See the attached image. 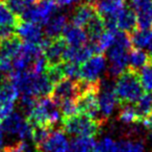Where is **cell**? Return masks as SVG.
Returning a JSON list of instances; mask_svg holds the SVG:
<instances>
[{"instance_id":"obj_1","label":"cell","mask_w":152,"mask_h":152,"mask_svg":"<svg viewBox=\"0 0 152 152\" xmlns=\"http://www.w3.org/2000/svg\"><path fill=\"white\" fill-rule=\"evenodd\" d=\"M131 46L132 44L129 34L121 30H117L114 45L107 50V57L110 61L107 73L110 78L119 77L127 69L129 49Z\"/></svg>"},{"instance_id":"obj_2","label":"cell","mask_w":152,"mask_h":152,"mask_svg":"<svg viewBox=\"0 0 152 152\" xmlns=\"http://www.w3.org/2000/svg\"><path fill=\"white\" fill-rule=\"evenodd\" d=\"M143 91L139 72L131 68H127L119 76L115 85V93L120 104L137 102L143 95Z\"/></svg>"},{"instance_id":"obj_3","label":"cell","mask_w":152,"mask_h":152,"mask_svg":"<svg viewBox=\"0 0 152 152\" xmlns=\"http://www.w3.org/2000/svg\"><path fill=\"white\" fill-rule=\"evenodd\" d=\"M26 119L34 127L46 126L52 128L61 119V110L51 96H45L39 98Z\"/></svg>"},{"instance_id":"obj_4","label":"cell","mask_w":152,"mask_h":152,"mask_svg":"<svg viewBox=\"0 0 152 152\" xmlns=\"http://www.w3.org/2000/svg\"><path fill=\"white\" fill-rule=\"evenodd\" d=\"M103 121L90 118L85 115H74V116L63 118L61 126L63 130L68 134L74 137H91L99 134L103 127Z\"/></svg>"},{"instance_id":"obj_5","label":"cell","mask_w":152,"mask_h":152,"mask_svg":"<svg viewBox=\"0 0 152 152\" xmlns=\"http://www.w3.org/2000/svg\"><path fill=\"white\" fill-rule=\"evenodd\" d=\"M106 68V58L103 54H94L81 64L78 80L85 83H100V76Z\"/></svg>"},{"instance_id":"obj_6","label":"cell","mask_w":152,"mask_h":152,"mask_svg":"<svg viewBox=\"0 0 152 152\" xmlns=\"http://www.w3.org/2000/svg\"><path fill=\"white\" fill-rule=\"evenodd\" d=\"M125 7V0H100L96 4V11L104 20L107 29H118L117 16Z\"/></svg>"},{"instance_id":"obj_7","label":"cell","mask_w":152,"mask_h":152,"mask_svg":"<svg viewBox=\"0 0 152 152\" xmlns=\"http://www.w3.org/2000/svg\"><path fill=\"white\" fill-rule=\"evenodd\" d=\"M67 46V43L61 36L53 39H45L41 44V47L47 61V65L53 66L63 63Z\"/></svg>"},{"instance_id":"obj_8","label":"cell","mask_w":152,"mask_h":152,"mask_svg":"<svg viewBox=\"0 0 152 152\" xmlns=\"http://www.w3.org/2000/svg\"><path fill=\"white\" fill-rule=\"evenodd\" d=\"M99 108H100V117L103 121L107 120L113 115L114 110H116L117 104L119 103L118 98L115 93V86H113L110 81L101 80V87L99 91Z\"/></svg>"},{"instance_id":"obj_9","label":"cell","mask_w":152,"mask_h":152,"mask_svg":"<svg viewBox=\"0 0 152 152\" xmlns=\"http://www.w3.org/2000/svg\"><path fill=\"white\" fill-rule=\"evenodd\" d=\"M51 94H52L51 97L57 104L64 100L77 99L80 94L79 81L65 77L57 83H55Z\"/></svg>"},{"instance_id":"obj_10","label":"cell","mask_w":152,"mask_h":152,"mask_svg":"<svg viewBox=\"0 0 152 152\" xmlns=\"http://www.w3.org/2000/svg\"><path fill=\"white\" fill-rule=\"evenodd\" d=\"M16 30H17V36L23 42L41 45L43 41L46 39L44 38V32H43L41 25L34 22L20 20L16 27Z\"/></svg>"},{"instance_id":"obj_11","label":"cell","mask_w":152,"mask_h":152,"mask_svg":"<svg viewBox=\"0 0 152 152\" xmlns=\"http://www.w3.org/2000/svg\"><path fill=\"white\" fill-rule=\"evenodd\" d=\"M70 143L63 129L52 131L47 141L36 150L40 152H69Z\"/></svg>"},{"instance_id":"obj_12","label":"cell","mask_w":152,"mask_h":152,"mask_svg":"<svg viewBox=\"0 0 152 152\" xmlns=\"http://www.w3.org/2000/svg\"><path fill=\"white\" fill-rule=\"evenodd\" d=\"M94 54H95V50L91 43H87L86 45L79 47L67 46L64 54V61H72L80 65Z\"/></svg>"},{"instance_id":"obj_13","label":"cell","mask_w":152,"mask_h":152,"mask_svg":"<svg viewBox=\"0 0 152 152\" xmlns=\"http://www.w3.org/2000/svg\"><path fill=\"white\" fill-rule=\"evenodd\" d=\"M96 15H97L96 7L88 2L79 3L72 15V24L81 28L86 27Z\"/></svg>"},{"instance_id":"obj_14","label":"cell","mask_w":152,"mask_h":152,"mask_svg":"<svg viewBox=\"0 0 152 152\" xmlns=\"http://www.w3.org/2000/svg\"><path fill=\"white\" fill-rule=\"evenodd\" d=\"M116 24L118 30L124 31L126 34H132L137 28V14L131 7H124L120 12L116 19Z\"/></svg>"},{"instance_id":"obj_15","label":"cell","mask_w":152,"mask_h":152,"mask_svg":"<svg viewBox=\"0 0 152 152\" xmlns=\"http://www.w3.org/2000/svg\"><path fill=\"white\" fill-rule=\"evenodd\" d=\"M61 37L66 41L68 46L72 47H79L86 45L89 40L87 31H85L81 27L75 26L73 24L66 26Z\"/></svg>"},{"instance_id":"obj_16","label":"cell","mask_w":152,"mask_h":152,"mask_svg":"<svg viewBox=\"0 0 152 152\" xmlns=\"http://www.w3.org/2000/svg\"><path fill=\"white\" fill-rule=\"evenodd\" d=\"M26 124H27V119H24L23 116L19 113L13 112L7 118L2 121L1 126H2L3 132L10 135H18L19 137L20 133L22 132Z\"/></svg>"},{"instance_id":"obj_17","label":"cell","mask_w":152,"mask_h":152,"mask_svg":"<svg viewBox=\"0 0 152 152\" xmlns=\"http://www.w3.org/2000/svg\"><path fill=\"white\" fill-rule=\"evenodd\" d=\"M23 41L17 36L12 34L9 38L0 40V56L13 59L22 48Z\"/></svg>"},{"instance_id":"obj_18","label":"cell","mask_w":152,"mask_h":152,"mask_svg":"<svg viewBox=\"0 0 152 152\" xmlns=\"http://www.w3.org/2000/svg\"><path fill=\"white\" fill-rule=\"evenodd\" d=\"M67 26V17L63 14H57L52 16L45 24V34L47 38L53 39L61 37L64 29Z\"/></svg>"},{"instance_id":"obj_19","label":"cell","mask_w":152,"mask_h":152,"mask_svg":"<svg viewBox=\"0 0 152 152\" xmlns=\"http://www.w3.org/2000/svg\"><path fill=\"white\" fill-rule=\"evenodd\" d=\"M117 30L118 29H107L106 28L103 34L95 42H91L94 50H95V54H102L114 45Z\"/></svg>"},{"instance_id":"obj_20","label":"cell","mask_w":152,"mask_h":152,"mask_svg":"<svg viewBox=\"0 0 152 152\" xmlns=\"http://www.w3.org/2000/svg\"><path fill=\"white\" fill-rule=\"evenodd\" d=\"M19 93L17 87L7 78L0 81V103H15Z\"/></svg>"},{"instance_id":"obj_21","label":"cell","mask_w":152,"mask_h":152,"mask_svg":"<svg viewBox=\"0 0 152 152\" xmlns=\"http://www.w3.org/2000/svg\"><path fill=\"white\" fill-rule=\"evenodd\" d=\"M151 57L147 52L143 50V49H133L130 51L128 55V65L129 68L135 70L139 72L142 68L145 65H147L150 61Z\"/></svg>"},{"instance_id":"obj_22","label":"cell","mask_w":152,"mask_h":152,"mask_svg":"<svg viewBox=\"0 0 152 152\" xmlns=\"http://www.w3.org/2000/svg\"><path fill=\"white\" fill-rule=\"evenodd\" d=\"M97 143L91 137H75L70 143L69 152H91Z\"/></svg>"},{"instance_id":"obj_23","label":"cell","mask_w":152,"mask_h":152,"mask_svg":"<svg viewBox=\"0 0 152 152\" xmlns=\"http://www.w3.org/2000/svg\"><path fill=\"white\" fill-rule=\"evenodd\" d=\"M135 103L137 104L134 105V108L137 110L140 123H142L144 119L152 114V93L143 94Z\"/></svg>"},{"instance_id":"obj_24","label":"cell","mask_w":152,"mask_h":152,"mask_svg":"<svg viewBox=\"0 0 152 152\" xmlns=\"http://www.w3.org/2000/svg\"><path fill=\"white\" fill-rule=\"evenodd\" d=\"M86 27H87V34H88V36H89L91 42H95V41L103 34L104 30L106 29L104 20L100 17L98 13H97V15L89 22V24H88Z\"/></svg>"},{"instance_id":"obj_25","label":"cell","mask_w":152,"mask_h":152,"mask_svg":"<svg viewBox=\"0 0 152 152\" xmlns=\"http://www.w3.org/2000/svg\"><path fill=\"white\" fill-rule=\"evenodd\" d=\"M20 20L21 19L7 7L4 1H0V25L16 29Z\"/></svg>"},{"instance_id":"obj_26","label":"cell","mask_w":152,"mask_h":152,"mask_svg":"<svg viewBox=\"0 0 152 152\" xmlns=\"http://www.w3.org/2000/svg\"><path fill=\"white\" fill-rule=\"evenodd\" d=\"M152 38V29H139L131 34L130 40L133 47L137 49L147 48Z\"/></svg>"},{"instance_id":"obj_27","label":"cell","mask_w":152,"mask_h":152,"mask_svg":"<svg viewBox=\"0 0 152 152\" xmlns=\"http://www.w3.org/2000/svg\"><path fill=\"white\" fill-rule=\"evenodd\" d=\"M118 120L124 124L140 123L137 110L131 104H121V108L119 110L118 114Z\"/></svg>"},{"instance_id":"obj_28","label":"cell","mask_w":152,"mask_h":152,"mask_svg":"<svg viewBox=\"0 0 152 152\" xmlns=\"http://www.w3.org/2000/svg\"><path fill=\"white\" fill-rule=\"evenodd\" d=\"M139 75L144 91L152 93V59L140 70Z\"/></svg>"},{"instance_id":"obj_29","label":"cell","mask_w":152,"mask_h":152,"mask_svg":"<svg viewBox=\"0 0 152 152\" xmlns=\"http://www.w3.org/2000/svg\"><path fill=\"white\" fill-rule=\"evenodd\" d=\"M118 152H145V145L139 140H122L118 142Z\"/></svg>"},{"instance_id":"obj_30","label":"cell","mask_w":152,"mask_h":152,"mask_svg":"<svg viewBox=\"0 0 152 152\" xmlns=\"http://www.w3.org/2000/svg\"><path fill=\"white\" fill-rule=\"evenodd\" d=\"M51 129H52L51 127H46V126H34V127L31 140H32V142H34L36 148H40L41 146L47 141L49 135L52 132Z\"/></svg>"},{"instance_id":"obj_31","label":"cell","mask_w":152,"mask_h":152,"mask_svg":"<svg viewBox=\"0 0 152 152\" xmlns=\"http://www.w3.org/2000/svg\"><path fill=\"white\" fill-rule=\"evenodd\" d=\"M58 108L61 110V114L63 115V118H68V117L74 116L78 114L77 113V104H76V99H69L64 100L59 102Z\"/></svg>"},{"instance_id":"obj_32","label":"cell","mask_w":152,"mask_h":152,"mask_svg":"<svg viewBox=\"0 0 152 152\" xmlns=\"http://www.w3.org/2000/svg\"><path fill=\"white\" fill-rule=\"evenodd\" d=\"M61 66H63V71L64 74H65V77L74 79V80H78L80 65L72 63V61H64L61 64Z\"/></svg>"},{"instance_id":"obj_33","label":"cell","mask_w":152,"mask_h":152,"mask_svg":"<svg viewBox=\"0 0 152 152\" xmlns=\"http://www.w3.org/2000/svg\"><path fill=\"white\" fill-rule=\"evenodd\" d=\"M97 149L100 152H118V142L110 137H105L97 143Z\"/></svg>"},{"instance_id":"obj_34","label":"cell","mask_w":152,"mask_h":152,"mask_svg":"<svg viewBox=\"0 0 152 152\" xmlns=\"http://www.w3.org/2000/svg\"><path fill=\"white\" fill-rule=\"evenodd\" d=\"M131 9L135 13L152 9V0H130Z\"/></svg>"},{"instance_id":"obj_35","label":"cell","mask_w":152,"mask_h":152,"mask_svg":"<svg viewBox=\"0 0 152 152\" xmlns=\"http://www.w3.org/2000/svg\"><path fill=\"white\" fill-rule=\"evenodd\" d=\"M28 150L27 144L25 141H18L3 148L2 152H26Z\"/></svg>"},{"instance_id":"obj_36","label":"cell","mask_w":152,"mask_h":152,"mask_svg":"<svg viewBox=\"0 0 152 152\" xmlns=\"http://www.w3.org/2000/svg\"><path fill=\"white\" fill-rule=\"evenodd\" d=\"M14 107L15 103H0V122H2L14 112Z\"/></svg>"},{"instance_id":"obj_37","label":"cell","mask_w":152,"mask_h":152,"mask_svg":"<svg viewBox=\"0 0 152 152\" xmlns=\"http://www.w3.org/2000/svg\"><path fill=\"white\" fill-rule=\"evenodd\" d=\"M142 124H143L144 128L146 129L148 135L152 139V114H150L147 118H145L142 121Z\"/></svg>"},{"instance_id":"obj_38","label":"cell","mask_w":152,"mask_h":152,"mask_svg":"<svg viewBox=\"0 0 152 152\" xmlns=\"http://www.w3.org/2000/svg\"><path fill=\"white\" fill-rule=\"evenodd\" d=\"M56 3L57 7H66L72 4V0H53Z\"/></svg>"},{"instance_id":"obj_39","label":"cell","mask_w":152,"mask_h":152,"mask_svg":"<svg viewBox=\"0 0 152 152\" xmlns=\"http://www.w3.org/2000/svg\"><path fill=\"white\" fill-rule=\"evenodd\" d=\"M3 145V130H2V126H1V122H0V150L2 148Z\"/></svg>"},{"instance_id":"obj_40","label":"cell","mask_w":152,"mask_h":152,"mask_svg":"<svg viewBox=\"0 0 152 152\" xmlns=\"http://www.w3.org/2000/svg\"><path fill=\"white\" fill-rule=\"evenodd\" d=\"M147 49H148V54L150 55V57H151V59H152V38L149 42V45L147 46Z\"/></svg>"},{"instance_id":"obj_41","label":"cell","mask_w":152,"mask_h":152,"mask_svg":"<svg viewBox=\"0 0 152 152\" xmlns=\"http://www.w3.org/2000/svg\"><path fill=\"white\" fill-rule=\"evenodd\" d=\"M99 1H100V0H86V2L90 3V4L94 5V7H96V4H97Z\"/></svg>"},{"instance_id":"obj_42","label":"cell","mask_w":152,"mask_h":152,"mask_svg":"<svg viewBox=\"0 0 152 152\" xmlns=\"http://www.w3.org/2000/svg\"><path fill=\"white\" fill-rule=\"evenodd\" d=\"M83 0H72V3H80Z\"/></svg>"},{"instance_id":"obj_43","label":"cell","mask_w":152,"mask_h":152,"mask_svg":"<svg viewBox=\"0 0 152 152\" xmlns=\"http://www.w3.org/2000/svg\"><path fill=\"white\" fill-rule=\"evenodd\" d=\"M91 152H100V151H99V150H98V149H97V145H96V147H95V148H94V149H93V150H92V151H91Z\"/></svg>"},{"instance_id":"obj_44","label":"cell","mask_w":152,"mask_h":152,"mask_svg":"<svg viewBox=\"0 0 152 152\" xmlns=\"http://www.w3.org/2000/svg\"><path fill=\"white\" fill-rule=\"evenodd\" d=\"M26 152H32V151H30V150H27V151H26ZM34 152H36V151H34Z\"/></svg>"},{"instance_id":"obj_45","label":"cell","mask_w":152,"mask_h":152,"mask_svg":"<svg viewBox=\"0 0 152 152\" xmlns=\"http://www.w3.org/2000/svg\"><path fill=\"white\" fill-rule=\"evenodd\" d=\"M36 152H40V151H38V150H36Z\"/></svg>"}]
</instances>
